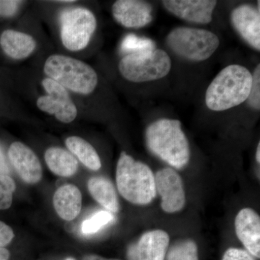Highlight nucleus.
I'll return each mask as SVG.
<instances>
[{
	"label": "nucleus",
	"instance_id": "20e7f679",
	"mask_svg": "<svg viewBox=\"0 0 260 260\" xmlns=\"http://www.w3.org/2000/svg\"><path fill=\"white\" fill-rule=\"evenodd\" d=\"M44 71L49 78L74 93L88 95L98 85L97 73L90 65L62 54L48 57Z\"/></svg>",
	"mask_w": 260,
	"mask_h": 260
},
{
	"label": "nucleus",
	"instance_id": "5701e85b",
	"mask_svg": "<svg viewBox=\"0 0 260 260\" xmlns=\"http://www.w3.org/2000/svg\"><path fill=\"white\" fill-rule=\"evenodd\" d=\"M155 43L148 38L140 37L135 34H128L121 42V50L124 52H141L155 49Z\"/></svg>",
	"mask_w": 260,
	"mask_h": 260
},
{
	"label": "nucleus",
	"instance_id": "c85d7f7f",
	"mask_svg": "<svg viewBox=\"0 0 260 260\" xmlns=\"http://www.w3.org/2000/svg\"><path fill=\"white\" fill-rule=\"evenodd\" d=\"M9 174H10L9 164L7 161L4 151H3V148L0 145V174L8 175Z\"/></svg>",
	"mask_w": 260,
	"mask_h": 260
},
{
	"label": "nucleus",
	"instance_id": "bb28decb",
	"mask_svg": "<svg viewBox=\"0 0 260 260\" xmlns=\"http://www.w3.org/2000/svg\"><path fill=\"white\" fill-rule=\"evenodd\" d=\"M222 260H254L248 251L237 248H230L225 251Z\"/></svg>",
	"mask_w": 260,
	"mask_h": 260
},
{
	"label": "nucleus",
	"instance_id": "2f4dec72",
	"mask_svg": "<svg viewBox=\"0 0 260 260\" xmlns=\"http://www.w3.org/2000/svg\"><path fill=\"white\" fill-rule=\"evenodd\" d=\"M256 161L260 162V143H258L257 148H256Z\"/></svg>",
	"mask_w": 260,
	"mask_h": 260
},
{
	"label": "nucleus",
	"instance_id": "473e14b6",
	"mask_svg": "<svg viewBox=\"0 0 260 260\" xmlns=\"http://www.w3.org/2000/svg\"><path fill=\"white\" fill-rule=\"evenodd\" d=\"M66 260H75L73 259V258H68V259H67Z\"/></svg>",
	"mask_w": 260,
	"mask_h": 260
},
{
	"label": "nucleus",
	"instance_id": "39448f33",
	"mask_svg": "<svg viewBox=\"0 0 260 260\" xmlns=\"http://www.w3.org/2000/svg\"><path fill=\"white\" fill-rule=\"evenodd\" d=\"M172 69L169 54L161 49L133 53L119 61V70L123 78L133 83H145L161 79Z\"/></svg>",
	"mask_w": 260,
	"mask_h": 260
},
{
	"label": "nucleus",
	"instance_id": "b1692460",
	"mask_svg": "<svg viewBox=\"0 0 260 260\" xmlns=\"http://www.w3.org/2000/svg\"><path fill=\"white\" fill-rule=\"evenodd\" d=\"M15 188V181L11 177L0 174V210H7L11 206Z\"/></svg>",
	"mask_w": 260,
	"mask_h": 260
},
{
	"label": "nucleus",
	"instance_id": "1a4fd4ad",
	"mask_svg": "<svg viewBox=\"0 0 260 260\" xmlns=\"http://www.w3.org/2000/svg\"><path fill=\"white\" fill-rule=\"evenodd\" d=\"M155 189L161 198L160 206L164 212L174 213L184 208L186 203L185 191L182 179L175 170L164 168L155 176Z\"/></svg>",
	"mask_w": 260,
	"mask_h": 260
},
{
	"label": "nucleus",
	"instance_id": "4be33fe9",
	"mask_svg": "<svg viewBox=\"0 0 260 260\" xmlns=\"http://www.w3.org/2000/svg\"><path fill=\"white\" fill-rule=\"evenodd\" d=\"M114 219V215L111 212L100 210L84 220L80 230L84 235H93L108 224L112 223Z\"/></svg>",
	"mask_w": 260,
	"mask_h": 260
},
{
	"label": "nucleus",
	"instance_id": "9b49d317",
	"mask_svg": "<svg viewBox=\"0 0 260 260\" xmlns=\"http://www.w3.org/2000/svg\"><path fill=\"white\" fill-rule=\"evenodd\" d=\"M162 5L178 18L198 24H208L213 20L216 1L213 0H166Z\"/></svg>",
	"mask_w": 260,
	"mask_h": 260
},
{
	"label": "nucleus",
	"instance_id": "7ed1b4c3",
	"mask_svg": "<svg viewBox=\"0 0 260 260\" xmlns=\"http://www.w3.org/2000/svg\"><path fill=\"white\" fill-rule=\"evenodd\" d=\"M116 181L121 196L133 204H150L156 197L155 176L151 169L126 152H121L118 160Z\"/></svg>",
	"mask_w": 260,
	"mask_h": 260
},
{
	"label": "nucleus",
	"instance_id": "0eeeda50",
	"mask_svg": "<svg viewBox=\"0 0 260 260\" xmlns=\"http://www.w3.org/2000/svg\"><path fill=\"white\" fill-rule=\"evenodd\" d=\"M61 39L68 50H83L88 46L97 26L96 18L85 8H68L60 15Z\"/></svg>",
	"mask_w": 260,
	"mask_h": 260
},
{
	"label": "nucleus",
	"instance_id": "aec40b11",
	"mask_svg": "<svg viewBox=\"0 0 260 260\" xmlns=\"http://www.w3.org/2000/svg\"><path fill=\"white\" fill-rule=\"evenodd\" d=\"M65 144L82 164L90 170L98 171L102 167L100 157L96 150L86 140L80 137L72 136L66 140Z\"/></svg>",
	"mask_w": 260,
	"mask_h": 260
},
{
	"label": "nucleus",
	"instance_id": "a211bd4d",
	"mask_svg": "<svg viewBox=\"0 0 260 260\" xmlns=\"http://www.w3.org/2000/svg\"><path fill=\"white\" fill-rule=\"evenodd\" d=\"M89 192L99 204L111 213H117L119 201L114 186L112 182L102 177H92L88 182Z\"/></svg>",
	"mask_w": 260,
	"mask_h": 260
},
{
	"label": "nucleus",
	"instance_id": "dca6fc26",
	"mask_svg": "<svg viewBox=\"0 0 260 260\" xmlns=\"http://www.w3.org/2000/svg\"><path fill=\"white\" fill-rule=\"evenodd\" d=\"M54 209L63 220H74L82 208V194L77 186L67 184L59 187L53 198Z\"/></svg>",
	"mask_w": 260,
	"mask_h": 260
},
{
	"label": "nucleus",
	"instance_id": "ddd939ff",
	"mask_svg": "<svg viewBox=\"0 0 260 260\" xmlns=\"http://www.w3.org/2000/svg\"><path fill=\"white\" fill-rule=\"evenodd\" d=\"M10 162L20 178L27 184H37L42 177L40 160L26 145L15 142L8 150Z\"/></svg>",
	"mask_w": 260,
	"mask_h": 260
},
{
	"label": "nucleus",
	"instance_id": "393cba45",
	"mask_svg": "<svg viewBox=\"0 0 260 260\" xmlns=\"http://www.w3.org/2000/svg\"><path fill=\"white\" fill-rule=\"evenodd\" d=\"M248 104L253 109H260V65L258 64L252 75L250 93L247 99Z\"/></svg>",
	"mask_w": 260,
	"mask_h": 260
},
{
	"label": "nucleus",
	"instance_id": "423d86ee",
	"mask_svg": "<svg viewBox=\"0 0 260 260\" xmlns=\"http://www.w3.org/2000/svg\"><path fill=\"white\" fill-rule=\"evenodd\" d=\"M168 46L178 55L192 61L209 59L220 44L218 37L204 29L178 27L167 38Z\"/></svg>",
	"mask_w": 260,
	"mask_h": 260
},
{
	"label": "nucleus",
	"instance_id": "2eb2a0df",
	"mask_svg": "<svg viewBox=\"0 0 260 260\" xmlns=\"http://www.w3.org/2000/svg\"><path fill=\"white\" fill-rule=\"evenodd\" d=\"M232 22L241 37L251 47L259 51V10L251 5H241L233 10Z\"/></svg>",
	"mask_w": 260,
	"mask_h": 260
},
{
	"label": "nucleus",
	"instance_id": "4468645a",
	"mask_svg": "<svg viewBox=\"0 0 260 260\" xmlns=\"http://www.w3.org/2000/svg\"><path fill=\"white\" fill-rule=\"evenodd\" d=\"M237 237L248 252L260 257V218L251 208H246L238 213L235 219Z\"/></svg>",
	"mask_w": 260,
	"mask_h": 260
},
{
	"label": "nucleus",
	"instance_id": "cd10ccee",
	"mask_svg": "<svg viewBox=\"0 0 260 260\" xmlns=\"http://www.w3.org/2000/svg\"><path fill=\"white\" fill-rule=\"evenodd\" d=\"M14 238L13 229L3 222L0 221V248L9 244Z\"/></svg>",
	"mask_w": 260,
	"mask_h": 260
},
{
	"label": "nucleus",
	"instance_id": "f03ea898",
	"mask_svg": "<svg viewBox=\"0 0 260 260\" xmlns=\"http://www.w3.org/2000/svg\"><path fill=\"white\" fill-rule=\"evenodd\" d=\"M252 84V75L242 65L222 70L210 84L205 94L207 107L215 112L228 110L246 102Z\"/></svg>",
	"mask_w": 260,
	"mask_h": 260
},
{
	"label": "nucleus",
	"instance_id": "6e6552de",
	"mask_svg": "<svg viewBox=\"0 0 260 260\" xmlns=\"http://www.w3.org/2000/svg\"><path fill=\"white\" fill-rule=\"evenodd\" d=\"M42 85L47 95L38 99V108L42 112L55 116L61 122L68 124L74 121L78 109L67 89L50 78L43 80Z\"/></svg>",
	"mask_w": 260,
	"mask_h": 260
},
{
	"label": "nucleus",
	"instance_id": "9d476101",
	"mask_svg": "<svg viewBox=\"0 0 260 260\" xmlns=\"http://www.w3.org/2000/svg\"><path fill=\"white\" fill-rule=\"evenodd\" d=\"M169 234L162 230L145 233L128 248L129 260H164L169 248Z\"/></svg>",
	"mask_w": 260,
	"mask_h": 260
},
{
	"label": "nucleus",
	"instance_id": "f3484780",
	"mask_svg": "<svg viewBox=\"0 0 260 260\" xmlns=\"http://www.w3.org/2000/svg\"><path fill=\"white\" fill-rule=\"evenodd\" d=\"M0 46L8 56L14 59L28 57L35 50V39L25 32L6 30L0 36Z\"/></svg>",
	"mask_w": 260,
	"mask_h": 260
},
{
	"label": "nucleus",
	"instance_id": "412c9836",
	"mask_svg": "<svg viewBox=\"0 0 260 260\" xmlns=\"http://www.w3.org/2000/svg\"><path fill=\"white\" fill-rule=\"evenodd\" d=\"M167 260H199L196 243L191 239L176 243L169 249Z\"/></svg>",
	"mask_w": 260,
	"mask_h": 260
},
{
	"label": "nucleus",
	"instance_id": "f257e3e1",
	"mask_svg": "<svg viewBox=\"0 0 260 260\" xmlns=\"http://www.w3.org/2000/svg\"><path fill=\"white\" fill-rule=\"evenodd\" d=\"M145 138L149 150L171 167L181 169L189 162L190 150L180 121L159 119L147 128Z\"/></svg>",
	"mask_w": 260,
	"mask_h": 260
},
{
	"label": "nucleus",
	"instance_id": "7c9ffc66",
	"mask_svg": "<svg viewBox=\"0 0 260 260\" xmlns=\"http://www.w3.org/2000/svg\"><path fill=\"white\" fill-rule=\"evenodd\" d=\"M83 260H119V259H108L97 255H88L84 257Z\"/></svg>",
	"mask_w": 260,
	"mask_h": 260
},
{
	"label": "nucleus",
	"instance_id": "6ab92c4d",
	"mask_svg": "<svg viewBox=\"0 0 260 260\" xmlns=\"http://www.w3.org/2000/svg\"><path fill=\"white\" fill-rule=\"evenodd\" d=\"M44 157L48 167L56 175L69 177L78 171V160L64 149L57 147L47 149Z\"/></svg>",
	"mask_w": 260,
	"mask_h": 260
},
{
	"label": "nucleus",
	"instance_id": "a878e982",
	"mask_svg": "<svg viewBox=\"0 0 260 260\" xmlns=\"http://www.w3.org/2000/svg\"><path fill=\"white\" fill-rule=\"evenodd\" d=\"M21 1L17 0H0V17L10 18L18 11Z\"/></svg>",
	"mask_w": 260,
	"mask_h": 260
},
{
	"label": "nucleus",
	"instance_id": "c756f323",
	"mask_svg": "<svg viewBox=\"0 0 260 260\" xmlns=\"http://www.w3.org/2000/svg\"><path fill=\"white\" fill-rule=\"evenodd\" d=\"M9 258V251L4 248H0V260H8Z\"/></svg>",
	"mask_w": 260,
	"mask_h": 260
},
{
	"label": "nucleus",
	"instance_id": "f8f14e48",
	"mask_svg": "<svg viewBox=\"0 0 260 260\" xmlns=\"http://www.w3.org/2000/svg\"><path fill=\"white\" fill-rule=\"evenodd\" d=\"M151 5L138 0H118L112 6L114 18L122 26L143 28L153 20Z\"/></svg>",
	"mask_w": 260,
	"mask_h": 260
}]
</instances>
